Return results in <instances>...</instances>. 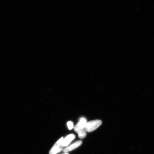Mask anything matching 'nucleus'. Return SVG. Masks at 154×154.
I'll use <instances>...</instances> for the list:
<instances>
[{"instance_id":"obj_1","label":"nucleus","mask_w":154,"mask_h":154,"mask_svg":"<svg viewBox=\"0 0 154 154\" xmlns=\"http://www.w3.org/2000/svg\"><path fill=\"white\" fill-rule=\"evenodd\" d=\"M102 124L101 121L97 120H92L87 123L86 126V132H90L93 131L101 126Z\"/></svg>"},{"instance_id":"obj_2","label":"nucleus","mask_w":154,"mask_h":154,"mask_svg":"<svg viewBox=\"0 0 154 154\" xmlns=\"http://www.w3.org/2000/svg\"><path fill=\"white\" fill-rule=\"evenodd\" d=\"M63 139V137H62L58 140L50 150L49 154H56L58 153L63 150V147L61 145Z\"/></svg>"},{"instance_id":"obj_3","label":"nucleus","mask_w":154,"mask_h":154,"mask_svg":"<svg viewBox=\"0 0 154 154\" xmlns=\"http://www.w3.org/2000/svg\"><path fill=\"white\" fill-rule=\"evenodd\" d=\"M82 140H78V141L75 142L74 143L65 148L63 150V151L65 153H67L68 152L72 151L76 149V148L79 147L82 145Z\"/></svg>"},{"instance_id":"obj_4","label":"nucleus","mask_w":154,"mask_h":154,"mask_svg":"<svg viewBox=\"0 0 154 154\" xmlns=\"http://www.w3.org/2000/svg\"><path fill=\"white\" fill-rule=\"evenodd\" d=\"M75 138V136L74 134H70L66 137L63 140L61 145L63 147H66L70 143L72 140Z\"/></svg>"},{"instance_id":"obj_5","label":"nucleus","mask_w":154,"mask_h":154,"mask_svg":"<svg viewBox=\"0 0 154 154\" xmlns=\"http://www.w3.org/2000/svg\"><path fill=\"white\" fill-rule=\"evenodd\" d=\"M77 133L78 134L79 138L80 139H83L86 137V128L83 129L79 131Z\"/></svg>"},{"instance_id":"obj_6","label":"nucleus","mask_w":154,"mask_h":154,"mask_svg":"<svg viewBox=\"0 0 154 154\" xmlns=\"http://www.w3.org/2000/svg\"><path fill=\"white\" fill-rule=\"evenodd\" d=\"M67 126L68 127L69 130H72L73 128H74V125H73V123L71 122V121H69V122L67 123Z\"/></svg>"},{"instance_id":"obj_7","label":"nucleus","mask_w":154,"mask_h":154,"mask_svg":"<svg viewBox=\"0 0 154 154\" xmlns=\"http://www.w3.org/2000/svg\"><path fill=\"white\" fill-rule=\"evenodd\" d=\"M69 154L68 153H65L64 154Z\"/></svg>"}]
</instances>
